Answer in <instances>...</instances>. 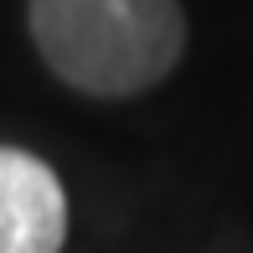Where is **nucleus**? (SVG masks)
<instances>
[{"instance_id":"nucleus-2","label":"nucleus","mask_w":253,"mask_h":253,"mask_svg":"<svg viewBox=\"0 0 253 253\" xmlns=\"http://www.w3.org/2000/svg\"><path fill=\"white\" fill-rule=\"evenodd\" d=\"M67 191L42 155L0 145V253H62Z\"/></svg>"},{"instance_id":"nucleus-1","label":"nucleus","mask_w":253,"mask_h":253,"mask_svg":"<svg viewBox=\"0 0 253 253\" xmlns=\"http://www.w3.org/2000/svg\"><path fill=\"white\" fill-rule=\"evenodd\" d=\"M42 62L88 98H134L186 52L181 0H26Z\"/></svg>"}]
</instances>
